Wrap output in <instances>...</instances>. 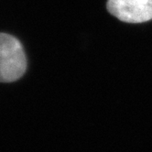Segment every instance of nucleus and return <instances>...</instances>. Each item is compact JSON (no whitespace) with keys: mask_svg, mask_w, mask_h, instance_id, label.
<instances>
[{"mask_svg":"<svg viewBox=\"0 0 152 152\" xmlns=\"http://www.w3.org/2000/svg\"><path fill=\"white\" fill-rule=\"evenodd\" d=\"M27 70V57L21 42L14 36L0 33V83H13Z\"/></svg>","mask_w":152,"mask_h":152,"instance_id":"f257e3e1","label":"nucleus"},{"mask_svg":"<svg viewBox=\"0 0 152 152\" xmlns=\"http://www.w3.org/2000/svg\"><path fill=\"white\" fill-rule=\"evenodd\" d=\"M107 9L126 23H143L152 19V0H108Z\"/></svg>","mask_w":152,"mask_h":152,"instance_id":"f03ea898","label":"nucleus"}]
</instances>
